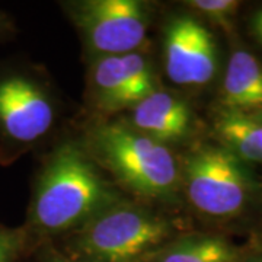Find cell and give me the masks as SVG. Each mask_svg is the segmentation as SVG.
<instances>
[{
  "label": "cell",
  "instance_id": "3957f363",
  "mask_svg": "<svg viewBox=\"0 0 262 262\" xmlns=\"http://www.w3.org/2000/svg\"><path fill=\"white\" fill-rule=\"evenodd\" d=\"M170 232L166 220L147 210L113 206L86 222L76 246L96 262H137L158 249Z\"/></svg>",
  "mask_w": 262,
  "mask_h": 262
},
{
  "label": "cell",
  "instance_id": "30bf717a",
  "mask_svg": "<svg viewBox=\"0 0 262 262\" xmlns=\"http://www.w3.org/2000/svg\"><path fill=\"white\" fill-rule=\"evenodd\" d=\"M225 149L239 160L262 162V122L253 114L226 111L215 122Z\"/></svg>",
  "mask_w": 262,
  "mask_h": 262
},
{
  "label": "cell",
  "instance_id": "ba28073f",
  "mask_svg": "<svg viewBox=\"0 0 262 262\" xmlns=\"http://www.w3.org/2000/svg\"><path fill=\"white\" fill-rule=\"evenodd\" d=\"M189 122L185 101L169 92L155 91L133 106V127L160 143L185 137Z\"/></svg>",
  "mask_w": 262,
  "mask_h": 262
},
{
  "label": "cell",
  "instance_id": "5b68a950",
  "mask_svg": "<svg viewBox=\"0 0 262 262\" xmlns=\"http://www.w3.org/2000/svg\"><path fill=\"white\" fill-rule=\"evenodd\" d=\"M76 19L89 46L103 56H124L140 47L147 13L136 0H89L77 6Z\"/></svg>",
  "mask_w": 262,
  "mask_h": 262
},
{
  "label": "cell",
  "instance_id": "52a82bcc",
  "mask_svg": "<svg viewBox=\"0 0 262 262\" xmlns=\"http://www.w3.org/2000/svg\"><path fill=\"white\" fill-rule=\"evenodd\" d=\"M54 111L44 92L25 77L0 82V124L12 139L34 141L51 127Z\"/></svg>",
  "mask_w": 262,
  "mask_h": 262
},
{
  "label": "cell",
  "instance_id": "8992f818",
  "mask_svg": "<svg viewBox=\"0 0 262 262\" xmlns=\"http://www.w3.org/2000/svg\"><path fill=\"white\" fill-rule=\"evenodd\" d=\"M215 44L211 34L189 16L175 19L165 37V70L177 84L208 83L215 72Z\"/></svg>",
  "mask_w": 262,
  "mask_h": 262
},
{
  "label": "cell",
  "instance_id": "6da1fadb",
  "mask_svg": "<svg viewBox=\"0 0 262 262\" xmlns=\"http://www.w3.org/2000/svg\"><path fill=\"white\" fill-rule=\"evenodd\" d=\"M115 194L79 147L63 144L42 172L34 200V222L47 232L86 223L113 207Z\"/></svg>",
  "mask_w": 262,
  "mask_h": 262
},
{
  "label": "cell",
  "instance_id": "277c9868",
  "mask_svg": "<svg viewBox=\"0 0 262 262\" xmlns=\"http://www.w3.org/2000/svg\"><path fill=\"white\" fill-rule=\"evenodd\" d=\"M185 187L191 204L213 217L237 214L249 195L241 160L223 147H204L188 159Z\"/></svg>",
  "mask_w": 262,
  "mask_h": 262
},
{
  "label": "cell",
  "instance_id": "5bb4252c",
  "mask_svg": "<svg viewBox=\"0 0 262 262\" xmlns=\"http://www.w3.org/2000/svg\"><path fill=\"white\" fill-rule=\"evenodd\" d=\"M189 5L207 16L223 19L229 16L237 8L239 3L233 0H195V2H189Z\"/></svg>",
  "mask_w": 262,
  "mask_h": 262
},
{
  "label": "cell",
  "instance_id": "9c48e42d",
  "mask_svg": "<svg viewBox=\"0 0 262 262\" xmlns=\"http://www.w3.org/2000/svg\"><path fill=\"white\" fill-rule=\"evenodd\" d=\"M222 99L229 111H262V64L255 57L236 50L226 70Z\"/></svg>",
  "mask_w": 262,
  "mask_h": 262
},
{
  "label": "cell",
  "instance_id": "e0dca14e",
  "mask_svg": "<svg viewBox=\"0 0 262 262\" xmlns=\"http://www.w3.org/2000/svg\"><path fill=\"white\" fill-rule=\"evenodd\" d=\"M50 262H76L72 261V259H67V258H63V256H53Z\"/></svg>",
  "mask_w": 262,
  "mask_h": 262
},
{
  "label": "cell",
  "instance_id": "2e32d148",
  "mask_svg": "<svg viewBox=\"0 0 262 262\" xmlns=\"http://www.w3.org/2000/svg\"><path fill=\"white\" fill-rule=\"evenodd\" d=\"M253 32L262 44V9L258 10L253 16Z\"/></svg>",
  "mask_w": 262,
  "mask_h": 262
},
{
  "label": "cell",
  "instance_id": "9a60e30c",
  "mask_svg": "<svg viewBox=\"0 0 262 262\" xmlns=\"http://www.w3.org/2000/svg\"><path fill=\"white\" fill-rule=\"evenodd\" d=\"M24 234L18 230L0 229V262H12L22 248Z\"/></svg>",
  "mask_w": 262,
  "mask_h": 262
},
{
  "label": "cell",
  "instance_id": "7a4b0ae2",
  "mask_svg": "<svg viewBox=\"0 0 262 262\" xmlns=\"http://www.w3.org/2000/svg\"><path fill=\"white\" fill-rule=\"evenodd\" d=\"M92 141L103 165L133 191L151 198L175 191L178 166L165 143L122 124L98 127Z\"/></svg>",
  "mask_w": 262,
  "mask_h": 262
},
{
  "label": "cell",
  "instance_id": "8fae6325",
  "mask_svg": "<svg viewBox=\"0 0 262 262\" xmlns=\"http://www.w3.org/2000/svg\"><path fill=\"white\" fill-rule=\"evenodd\" d=\"M234 249L219 236H189L170 245L158 262H233Z\"/></svg>",
  "mask_w": 262,
  "mask_h": 262
},
{
  "label": "cell",
  "instance_id": "ac0fdd59",
  "mask_svg": "<svg viewBox=\"0 0 262 262\" xmlns=\"http://www.w3.org/2000/svg\"><path fill=\"white\" fill-rule=\"evenodd\" d=\"M253 115H255V117H256V118H258V120L262 122V111H259V113H255Z\"/></svg>",
  "mask_w": 262,
  "mask_h": 262
},
{
  "label": "cell",
  "instance_id": "7c38bea8",
  "mask_svg": "<svg viewBox=\"0 0 262 262\" xmlns=\"http://www.w3.org/2000/svg\"><path fill=\"white\" fill-rule=\"evenodd\" d=\"M92 82L98 99L108 110L130 106L128 83L121 56H103L94 66Z\"/></svg>",
  "mask_w": 262,
  "mask_h": 262
},
{
  "label": "cell",
  "instance_id": "4fadbf2b",
  "mask_svg": "<svg viewBox=\"0 0 262 262\" xmlns=\"http://www.w3.org/2000/svg\"><path fill=\"white\" fill-rule=\"evenodd\" d=\"M121 57L128 83V102L133 108L136 103H139L156 91L155 79L150 64L143 56L137 53H130Z\"/></svg>",
  "mask_w": 262,
  "mask_h": 262
},
{
  "label": "cell",
  "instance_id": "d6986e66",
  "mask_svg": "<svg viewBox=\"0 0 262 262\" xmlns=\"http://www.w3.org/2000/svg\"><path fill=\"white\" fill-rule=\"evenodd\" d=\"M255 262H262V259H261V261H255Z\"/></svg>",
  "mask_w": 262,
  "mask_h": 262
}]
</instances>
